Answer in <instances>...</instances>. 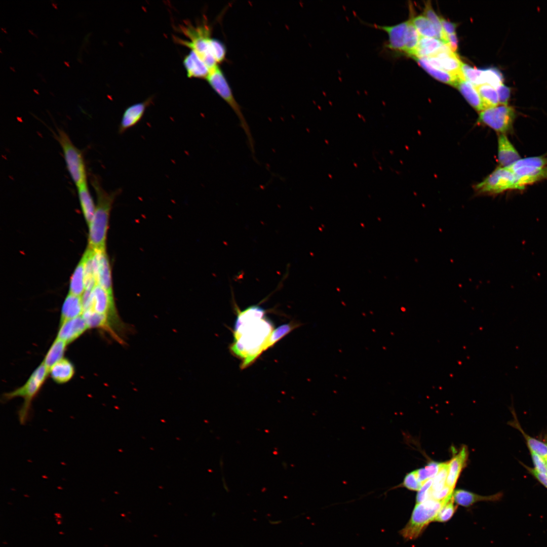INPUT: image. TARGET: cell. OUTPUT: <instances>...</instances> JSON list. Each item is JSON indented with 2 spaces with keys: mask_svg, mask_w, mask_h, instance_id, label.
Here are the masks:
<instances>
[{
  "mask_svg": "<svg viewBox=\"0 0 547 547\" xmlns=\"http://www.w3.org/2000/svg\"><path fill=\"white\" fill-rule=\"evenodd\" d=\"M265 311L257 305L238 312L234 327L231 353L242 359L241 368L251 365L264 350L273 331L271 322L265 318Z\"/></svg>",
  "mask_w": 547,
  "mask_h": 547,
  "instance_id": "1",
  "label": "cell"
},
{
  "mask_svg": "<svg viewBox=\"0 0 547 547\" xmlns=\"http://www.w3.org/2000/svg\"><path fill=\"white\" fill-rule=\"evenodd\" d=\"M180 29L188 40L176 38L175 40L195 52L210 69L223 62L226 48L223 43L212 36L211 27L206 23L197 26L191 24L182 25Z\"/></svg>",
  "mask_w": 547,
  "mask_h": 547,
  "instance_id": "2",
  "label": "cell"
},
{
  "mask_svg": "<svg viewBox=\"0 0 547 547\" xmlns=\"http://www.w3.org/2000/svg\"><path fill=\"white\" fill-rule=\"evenodd\" d=\"M91 184L94 189L97 205L93 219L89 225L88 247L93 250H106V242L109 227L110 214L113 204L122 189L120 188L107 191L102 186L101 179L92 174Z\"/></svg>",
  "mask_w": 547,
  "mask_h": 547,
  "instance_id": "3",
  "label": "cell"
},
{
  "mask_svg": "<svg viewBox=\"0 0 547 547\" xmlns=\"http://www.w3.org/2000/svg\"><path fill=\"white\" fill-rule=\"evenodd\" d=\"M49 374L48 370L42 362L23 385L3 394L2 400L4 402L18 397L23 399V404L18 412V419L21 424H25L28 421L32 402L39 393Z\"/></svg>",
  "mask_w": 547,
  "mask_h": 547,
  "instance_id": "4",
  "label": "cell"
},
{
  "mask_svg": "<svg viewBox=\"0 0 547 547\" xmlns=\"http://www.w3.org/2000/svg\"><path fill=\"white\" fill-rule=\"evenodd\" d=\"M206 80L212 89L229 106L236 114L240 125L246 135L248 146L252 156L255 160V142L250 127L242 111L241 107L236 100L230 85L219 66L211 70Z\"/></svg>",
  "mask_w": 547,
  "mask_h": 547,
  "instance_id": "5",
  "label": "cell"
},
{
  "mask_svg": "<svg viewBox=\"0 0 547 547\" xmlns=\"http://www.w3.org/2000/svg\"><path fill=\"white\" fill-rule=\"evenodd\" d=\"M446 502L428 499L416 503L408 522L399 531V534L406 540L417 538L429 523L434 522L437 513Z\"/></svg>",
  "mask_w": 547,
  "mask_h": 547,
  "instance_id": "6",
  "label": "cell"
},
{
  "mask_svg": "<svg viewBox=\"0 0 547 547\" xmlns=\"http://www.w3.org/2000/svg\"><path fill=\"white\" fill-rule=\"evenodd\" d=\"M55 138L62 148L67 170L76 187L87 183V173L82 151L75 146L62 129L57 130Z\"/></svg>",
  "mask_w": 547,
  "mask_h": 547,
  "instance_id": "7",
  "label": "cell"
},
{
  "mask_svg": "<svg viewBox=\"0 0 547 547\" xmlns=\"http://www.w3.org/2000/svg\"><path fill=\"white\" fill-rule=\"evenodd\" d=\"M509 168L515 174L522 189L527 185L547 179V157L520 159Z\"/></svg>",
  "mask_w": 547,
  "mask_h": 547,
  "instance_id": "8",
  "label": "cell"
},
{
  "mask_svg": "<svg viewBox=\"0 0 547 547\" xmlns=\"http://www.w3.org/2000/svg\"><path fill=\"white\" fill-rule=\"evenodd\" d=\"M481 193L496 194L510 189H521L516 177L509 168L498 167L482 182L475 185Z\"/></svg>",
  "mask_w": 547,
  "mask_h": 547,
  "instance_id": "9",
  "label": "cell"
},
{
  "mask_svg": "<svg viewBox=\"0 0 547 547\" xmlns=\"http://www.w3.org/2000/svg\"><path fill=\"white\" fill-rule=\"evenodd\" d=\"M515 117V110L513 107L498 105L480 112L478 122L504 134L512 129Z\"/></svg>",
  "mask_w": 547,
  "mask_h": 547,
  "instance_id": "10",
  "label": "cell"
},
{
  "mask_svg": "<svg viewBox=\"0 0 547 547\" xmlns=\"http://www.w3.org/2000/svg\"><path fill=\"white\" fill-rule=\"evenodd\" d=\"M424 58L432 66L465 80L461 70L463 63L448 44H445L436 53Z\"/></svg>",
  "mask_w": 547,
  "mask_h": 547,
  "instance_id": "11",
  "label": "cell"
},
{
  "mask_svg": "<svg viewBox=\"0 0 547 547\" xmlns=\"http://www.w3.org/2000/svg\"><path fill=\"white\" fill-rule=\"evenodd\" d=\"M409 23V19L391 26L371 24L372 27L385 32L388 35L387 41L383 45L384 51L386 50L397 53H404Z\"/></svg>",
  "mask_w": 547,
  "mask_h": 547,
  "instance_id": "12",
  "label": "cell"
},
{
  "mask_svg": "<svg viewBox=\"0 0 547 547\" xmlns=\"http://www.w3.org/2000/svg\"><path fill=\"white\" fill-rule=\"evenodd\" d=\"M93 260L97 285L113 295L111 266L106 250H94Z\"/></svg>",
  "mask_w": 547,
  "mask_h": 547,
  "instance_id": "13",
  "label": "cell"
},
{
  "mask_svg": "<svg viewBox=\"0 0 547 547\" xmlns=\"http://www.w3.org/2000/svg\"><path fill=\"white\" fill-rule=\"evenodd\" d=\"M88 329L82 315L60 324L56 337L68 345L79 338Z\"/></svg>",
  "mask_w": 547,
  "mask_h": 547,
  "instance_id": "14",
  "label": "cell"
},
{
  "mask_svg": "<svg viewBox=\"0 0 547 547\" xmlns=\"http://www.w3.org/2000/svg\"><path fill=\"white\" fill-rule=\"evenodd\" d=\"M151 99L132 104L128 106L123 112L118 128L119 134H123L129 129L136 126L142 119L147 107L150 105Z\"/></svg>",
  "mask_w": 547,
  "mask_h": 547,
  "instance_id": "15",
  "label": "cell"
},
{
  "mask_svg": "<svg viewBox=\"0 0 547 547\" xmlns=\"http://www.w3.org/2000/svg\"><path fill=\"white\" fill-rule=\"evenodd\" d=\"M521 158L518 152L505 134L498 137V161L500 167L509 168Z\"/></svg>",
  "mask_w": 547,
  "mask_h": 547,
  "instance_id": "16",
  "label": "cell"
},
{
  "mask_svg": "<svg viewBox=\"0 0 547 547\" xmlns=\"http://www.w3.org/2000/svg\"><path fill=\"white\" fill-rule=\"evenodd\" d=\"M511 411L513 416V419L509 421L508 424L521 433L529 451L535 453L543 458L547 456V442L528 435L522 427L513 407L511 408Z\"/></svg>",
  "mask_w": 547,
  "mask_h": 547,
  "instance_id": "17",
  "label": "cell"
},
{
  "mask_svg": "<svg viewBox=\"0 0 547 547\" xmlns=\"http://www.w3.org/2000/svg\"><path fill=\"white\" fill-rule=\"evenodd\" d=\"M183 64L188 77L206 79L210 71L205 62L192 51L185 56Z\"/></svg>",
  "mask_w": 547,
  "mask_h": 547,
  "instance_id": "18",
  "label": "cell"
},
{
  "mask_svg": "<svg viewBox=\"0 0 547 547\" xmlns=\"http://www.w3.org/2000/svg\"><path fill=\"white\" fill-rule=\"evenodd\" d=\"M467 456V449L465 446H463L448 462L446 485L453 490L461 471L465 465Z\"/></svg>",
  "mask_w": 547,
  "mask_h": 547,
  "instance_id": "19",
  "label": "cell"
},
{
  "mask_svg": "<svg viewBox=\"0 0 547 547\" xmlns=\"http://www.w3.org/2000/svg\"><path fill=\"white\" fill-rule=\"evenodd\" d=\"M502 496V493H497L488 496H482L461 489L454 491L453 498L454 502L457 504L467 507L479 501H498L501 498Z\"/></svg>",
  "mask_w": 547,
  "mask_h": 547,
  "instance_id": "20",
  "label": "cell"
},
{
  "mask_svg": "<svg viewBox=\"0 0 547 547\" xmlns=\"http://www.w3.org/2000/svg\"><path fill=\"white\" fill-rule=\"evenodd\" d=\"M83 312L84 307L82 296L68 293L61 308L60 324L81 316Z\"/></svg>",
  "mask_w": 547,
  "mask_h": 547,
  "instance_id": "21",
  "label": "cell"
},
{
  "mask_svg": "<svg viewBox=\"0 0 547 547\" xmlns=\"http://www.w3.org/2000/svg\"><path fill=\"white\" fill-rule=\"evenodd\" d=\"M75 373V368L72 363L66 358L54 364L49 371V375L54 381L59 384L68 382Z\"/></svg>",
  "mask_w": 547,
  "mask_h": 547,
  "instance_id": "22",
  "label": "cell"
},
{
  "mask_svg": "<svg viewBox=\"0 0 547 547\" xmlns=\"http://www.w3.org/2000/svg\"><path fill=\"white\" fill-rule=\"evenodd\" d=\"M76 188L82 211L86 222L89 226L93 219L96 206L89 191L87 182Z\"/></svg>",
  "mask_w": 547,
  "mask_h": 547,
  "instance_id": "23",
  "label": "cell"
},
{
  "mask_svg": "<svg viewBox=\"0 0 547 547\" xmlns=\"http://www.w3.org/2000/svg\"><path fill=\"white\" fill-rule=\"evenodd\" d=\"M456 87L461 92L469 104L476 110L482 111L484 107L476 87L468 81L460 79L457 82Z\"/></svg>",
  "mask_w": 547,
  "mask_h": 547,
  "instance_id": "24",
  "label": "cell"
},
{
  "mask_svg": "<svg viewBox=\"0 0 547 547\" xmlns=\"http://www.w3.org/2000/svg\"><path fill=\"white\" fill-rule=\"evenodd\" d=\"M413 58L429 74L439 81L455 87L458 81L462 79L449 72L432 66L424 58L413 57Z\"/></svg>",
  "mask_w": 547,
  "mask_h": 547,
  "instance_id": "25",
  "label": "cell"
},
{
  "mask_svg": "<svg viewBox=\"0 0 547 547\" xmlns=\"http://www.w3.org/2000/svg\"><path fill=\"white\" fill-rule=\"evenodd\" d=\"M67 345L63 340L56 337L42 362L49 372L54 364L64 358Z\"/></svg>",
  "mask_w": 547,
  "mask_h": 547,
  "instance_id": "26",
  "label": "cell"
},
{
  "mask_svg": "<svg viewBox=\"0 0 547 547\" xmlns=\"http://www.w3.org/2000/svg\"><path fill=\"white\" fill-rule=\"evenodd\" d=\"M445 44L436 38L421 36L414 55L412 57H427L436 53Z\"/></svg>",
  "mask_w": 547,
  "mask_h": 547,
  "instance_id": "27",
  "label": "cell"
},
{
  "mask_svg": "<svg viewBox=\"0 0 547 547\" xmlns=\"http://www.w3.org/2000/svg\"><path fill=\"white\" fill-rule=\"evenodd\" d=\"M85 290L84 263L82 258L71 277L68 293L82 296Z\"/></svg>",
  "mask_w": 547,
  "mask_h": 547,
  "instance_id": "28",
  "label": "cell"
},
{
  "mask_svg": "<svg viewBox=\"0 0 547 547\" xmlns=\"http://www.w3.org/2000/svg\"><path fill=\"white\" fill-rule=\"evenodd\" d=\"M482 101L484 109L499 105L497 89L488 84L475 86Z\"/></svg>",
  "mask_w": 547,
  "mask_h": 547,
  "instance_id": "29",
  "label": "cell"
},
{
  "mask_svg": "<svg viewBox=\"0 0 547 547\" xmlns=\"http://www.w3.org/2000/svg\"><path fill=\"white\" fill-rule=\"evenodd\" d=\"M411 20L420 36L438 38V34L434 26L425 16L420 15Z\"/></svg>",
  "mask_w": 547,
  "mask_h": 547,
  "instance_id": "30",
  "label": "cell"
},
{
  "mask_svg": "<svg viewBox=\"0 0 547 547\" xmlns=\"http://www.w3.org/2000/svg\"><path fill=\"white\" fill-rule=\"evenodd\" d=\"M423 15L434 26L438 34V38L444 43L448 44V35L444 31L440 18L434 10L430 1H427L425 4Z\"/></svg>",
  "mask_w": 547,
  "mask_h": 547,
  "instance_id": "31",
  "label": "cell"
},
{
  "mask_svg": "<svg viewBox=\"0 0 547 547\" xmlns=\"http://www.w3.org/2000/svg\"><path fill=\"white\" fill-rule=\"evenodd\" d=\"M420 37L418 32L413 24L411 19H409L404 53L413 57L414 55Z\"/></svg>",
  "mask_w": 547,
  "mask_h": 547,
  "instance_id": "32",
  "label": "cell"
},
{
  "mask_svg": "<svg viewBox=\"0 0 547 547\" xmlns=\"http://www.w3.org/2000/svg\"><path fill=\"white\" fill-rule=\"evenodd\" d=\"M503 75L498 69L490 67L481 69V85L488 84L497 89L503 84Z\"/></svg>",
  "mask_w": 547,
  "mask_h": 547,
  "instance_id": "33",
  "label": "cell"
},
{
  "mask_svg": "<svg viewBox=\"0 0 547 547\" xmlns=\"http://www.w3.org/2000/svg\"><path fill=\"white\" fill-rule=\"evenodd\" d=\"M302 325V324L299 322L292 321L288 324L282 325L273 330L269 338L266 349L272 346L284 336Z\"/></svg>",
  "mask_w": 547,
  "mask_h": 547,
  "instance_id": "34",
  "label": "cell"
},
{
  "mask_svg": "<svg viewBox=\"0 0 547 547\" xmlns=\"http://www.w3.org/2000/svg\"><path fill=\"white\" fill-rule=\"evenodd\" d=\"M448 473V463H441L438 473L433 478L429 493L439 492L447 485L446 481Z\"/></svg>",
  "mask_w": 547,
  "mask_h": 547,
  "instance_id": "35",
  "label": "cell"
},
{
  "mask_svg": "<svg viewBox=\"0 0 547 547\" xmlns=\"http://www.w3.org/2000/svg\"><path fill=\"white\" fill-rule=\"evenodd\" d=\"M441 463L432 461L425 467L416 470L417 478L422 484L429 479L433 478L438 473Z\"/></svg>",
  "mask_w": 547,
  "mask_h": 547,
  "instance_id": "36",
  "label": "cell"
},
{
  "mask_svg": "<svg viewBox=\"0 0 547 547\" xmlns=\"http://www.w3.org/2000/svg\"><path fill=\"white\" fill-rule=\"evenodd\" d=\"M453 496L447 502L437 513L434 522L444 523L449 521L454 515L457 506L455 505Z\"/></svg>",
  "mask_w": 547,
  "mask_h": 547,
  "instance_id": "37",
  "label": "cell"
},
{
  "mask_svg": "<svg viewBox=\"0 0 547 547\" xmlns=\"http://www.w3.org/2000/svg\"><path fill=\"white\" fill-rule=\"evenodd\" d=\"M422 484L418 480L416 471H412L406 474L403 482L399 485L392 488L404 487L412 491H419Z\"/></svg>",
  "mask_w": 547,
  "mask_h": 547,
  "instance_id": "38",
  "label": "cell"
},
{
  "mask_svg": "<svg viewBox=\"0 0 547 547\" xmlns=\"http://www.w3.org/2000/svg\"><path fill=\"white\" fill-rule=\"evenodd\" d=\"M433 480V478L429 479L423 483L416 496V503L422 502L429 499Z\"/></svg>",
  "mask_w": 547,
  "mask_h": 547,
  "instance_id": "39",
  "label": "cell"
},
{
  "mask_svg": "<svg viewBox=\"0 0 547 547\" xmlns=\"http://www.w3.org/2000/svg\"><path fill=\"white\" fill-rule=\"evenodd\" d=\"M529 452L534 465L533 468L537 472L547 474V467L544 458L535 453Z\"/></svg>",
  "mask_w": 547,
  "mask_h": 547,
  "instance_id": "40",
  "label": "cell"
},
{
  "mask_svg": "<svg viewBox=\"0 0 547 547\" xmlns=\"http://www.w3.org/2000/svg\"><path fill=\"white\" fill-rule=\"evenodd\" d=\"M520 463L530 475L547 489V474L537 472L534 468L531 467L522 462Z\"/></svg>",
  "mask_w": 547,
  "mask_h": 547,
  "instance_id": "41",
  "label": "cell"
},
{
  "mask_svg": "<svg viewBox=\"0 0 547 547\" xmlns=\"http://www.w3.org/2000/svg\"><path fill=\"white\" fill-rule=\"evenodd\" d=\"M499 105H507L511 96V89L502 84L497 89Z\"/></svg>",
  "mask_w": 547,
  "mask_h": 547,
  "instance_id": "42",
  "label": "cell"
},
{
  "mask_svg": "<svg viewBox=\"0 0 547 547\" xmlns=\"http://www.w3.org/2000/svg\"><path fill=\"white\" fill-rule=\"evenodd\" d=\"M440 18L443 29L446 34L448 35L455 33L457 25L446 20L442 17H440Z\"/></svg>",
  "mask_w": 547,
  "mask_h": 547,
  "instance_id": "43",
  "label": "cell"
},
{
  "mask_svg": "<svg viewBox=\"0 0 547 547\" xmlns=\"http://www.w3.org/2000/svg\"><path fill=\"white\" fill-rule=\"evenodd\" d=\"M448 45L453 52L456 53L458 48V39L455 32L448 35Z\"/></svg>",
  "mask_w": 547,
  "mask_h": 547,
  "instance_id": "44",
  "label": "cell"
},
{
  "mask_svg": "<svg viewBox=\"0 0 547 547\" xmlns=\"http://www.w3.org/2000/svg\"><path fill=\"white\" fill-rule=\"evenodd\" d=\"M544 459H545V463H546V467H547V456H546V457H545L544 458Z\"/></svg>",
  "mask_w": 547,
  "mask_h": 547,
  "instance_id": "45",
  "label": "cell"
}]
</instances>
